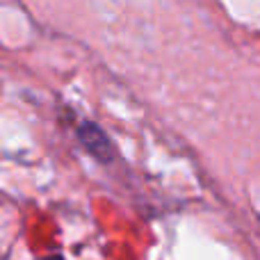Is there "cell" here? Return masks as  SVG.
Wrapping results in <instances>:
<instances>
[{"label":"cell","instance_id":"1","mask_svg":"<svg viewBox=\"0 0 260 260\" xmlns=\"http://www.w3.org/2000/svg\"><path fill=\"white\" fill-rule=\"evenodd\" d=\"M78 142L82 144V148L91 157H96L101 162H112L117 157V148H114L112 139L108 137V133L103 128L96 126L94 121H82L78 126Z\"/></svg>","mask_w":260,"mask_h":260},{"label":"cell","instance_id":"2","mask_svg":"<svg viewBox=\"0 0 260 260\" xmlns=\"http://www.w3.org/2000/svg\"><path fill=\"white\" fill-rule=\"evenodd\" d=\"M39 260H64L62 256H46V258H39Z\"/></svg>","mask_w":260,"mask_h":260}]
</instances>
